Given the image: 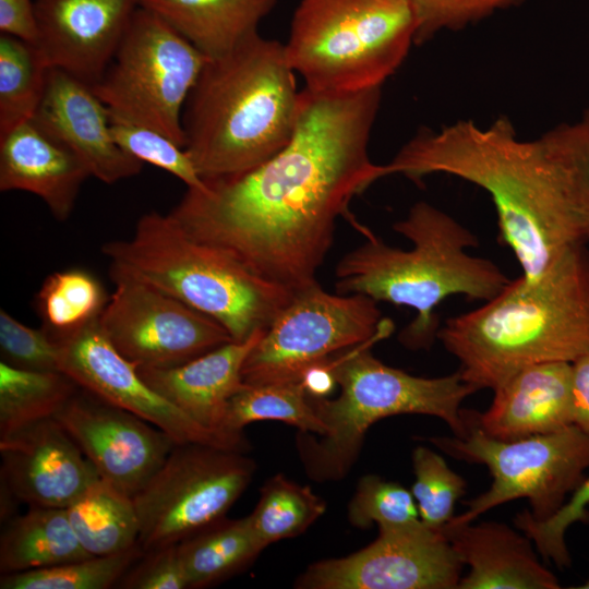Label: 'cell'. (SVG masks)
Wrapping results in <instances>:
<instances>
[{
    "label": "cell",
    "instance_id": "6da1fadb",
    "mask_svg": "<svg viewBox=\"0 0 589 589\" xmlns=\"http://www.w3.org/2000/svg\"><path fill=\"white\" fill-rule=\"evenodd\" d=\"M381 87L344 95L300 92L289 143L241 173L188 189L170 216L192 238L218 247L293 293L316 283L339 216L387 176L368 154Z\"/></svg>",
    "mask_w": 589,
    "mask_h": 589
},
{
    "label": "cell",
    "instance_id": "7a4b0ae2",
    "mask_svg": "<svg viewBox=\"0 0 589 589\" xmlns=\"http://www.w3.org/2000/svg\"><path fill=\"white\" fill-rule=\"evenodd\" d=\"M385 167L387 176L418 182L445 173L484 190L495 208L500 240L525 279L538 277L570 247L586 242L540 141L520 139L507 117L484 127L467 119L423 130Z\"/></svg>",
    "mask_w": 589,
    "mask_h": 589
},
{
    "label": "cell",
    "instance_id": "3957f363",
    "mask_svg": "<svg viewBox=\"0 0 589 589\" xmlns=\"http://www.w3.org/2000/svg\"><path fill=\"white\" fill-rule=\"evenodd\" d=\"M436 339L465 382L494 389L524 368L572 363L589 352V249L566 250L533 279L519 276L494 298L447 318Z\"/></svg>",
    "mask_w": 589,
    "mask_h": 589
},
{
    "label": "cell",
    "instance_id": "277c9868",
    "mask_svg": "<svg viewBox=\"0 0 589 589\" xmlns=\"http://www.w3.org/2000/svg\"><path fill=\"white\" fill-rule=\"evenodd\" d=\"M299 105L285 45L256 33L205 63L183 111L184 148L203 180L244 172L289 143Z\"/></svg>",
    "mask_w": 589,
    "mask_h": 589
},
{
    "label": "cell",
    "instance_id": "5b68a950",
    "mask_svg": "<svg viewBox=\"0 0 589 589\" xmlns=\"http://www.w3.org/2000/svg\"><path fill=\"white\" fill-rule=\"evenodd\" d=\"M393 229L411 248L390 247L371 232L337 264L335 287L338 293L411 308L416 316L399 336L407 348L433 344L441 326L435 311L445 299L485 302L512 280L491 260L468 253L479 245L476 235L429 202L414 203Z\"/></svg>",
    "mask_w": 589,
    "mask_h": 589
},
{
    "label": "cell",
    "instance_id": "8992f818",
    "mask_svg": "<svg viewBox=\"0 0 589 589\" xmlns=\"http://www.w3.org/2000/svg\"><path fill=\"white\" fill-rule=\"evenodd\" d=\"M101 251L111 269L212 317L235 341L267 329L294 294L227 251L192 238L170 214H144L129 239L106 242Z\"/></svg>",
    "mask_w": 589,
    "mask_h": 589
},
{
    "label": "cell",
    "instance_id": "52a82bcc",
    "mask_svg": "<svg viewBox=\"0 0 589 589\" xmlns=\"http://www.w3.org/2000/svg\"><path fill=\"white\" fill-rule=\"evenodd\" d=\"M378 339L330 357L334 399L311 397L324 432H299L296 446L314 481H337L353 466L369 428L387 417L417 413L440 418L457 436L467 432L462 401L477 389L456 371L438 377L411 375L376 359L370 347Z\"/></svg>",
    "mask_w": 589,
    "mask_h": 589
},
{
    "label": "cell",
    "instance_id": "ba28073f",
    "mask_svg": "<svg viewBox=\"0 0 589 589\" xmlns=\"http://www.w3.org/2000/svg\"><path fill=\"white\" fill-rule=\"evenodd\" d=\"M409 0H302L285 44L308 89L344 95L381 87L416 44Z\"/></svg>",
    "mask_w": 589,
    "mask_h": 589
},
{
    "label": "cell",
    "instance_id": "9c48e42d",
    "mask_svg": "<svg viewBox=\"0 0 589 589\" xmlns=\"http://www.w3.org/2000/svg\"><path fill=\"white\" fill-rule=\"evenodd\" d=\"M465 435L433 436L429 441L457 459L484 465L493 481L447 525L472 522L483 513L517 498H527L531 516L545 520L584 481L589 468V434L575 424L549 434L503 441L485 434L471 411L465 410Z\"/></svg>",
    "mask_w": 589,
    "mask_h": 589
},
{
    "label": "cell",
    "instance_id": "30bf717a",
    "mask_svg": "<svg viewBox=\"0 0 589 589\" xmlns=\"http://www.w3.org/2000/svg\"><path fill=\"white\" fill-rule=\"evenodd\" d=\"M207 60L163 17L139 5L93 89L111 116L184 147V107Z\"/></svg>",
    "mask_w": 589,
    "mask_h": 589
},
{
    "label": "cell",
    "instance_id": "8fae6325",
    "mask_svg": "<svg viewBox=\"0 0 589 589\" xmlns=\"http://www.w3.org/2000/svg\"><path fill=\"white\" fill-rule=\"evenodd\" d=\"M244 452L205 443L176 444L132 497L143 551L177 544L223 519L254 474Z\"/></svg>",
    "mask_w": 589,
    "mask_h": 589
},
{
    "label": "cell",
    "instance_id": "7c38bea8",
    "mask_svg": "<svg viewBox=\"0 0 589 589\" xmlns=\"http://www.w3.org/2000/svg\"><path fill=\"white\" fill-rule=\"evenodd\" d=\"M374 299L329 293L316 281L296 292L249 352L244 384L299 382L302 373L335 353L393 332Z\"/></svg>",
    "mask_w": 589,
    "mask_h": 589
},
{
    "label": "cell",
    "instance_id": "4fadbf2b",
    "mask_svg": "<svg viewBox=\"0 0 589 589\" xmlns=\"http://www.w3.org/2000/svg\"><path fill=\"white\" fill-rule=\"evenodd\" d=\"M110 276L115 290L99 324L136 366L173 368L232 340L218 322L158 288L111 268Z\"/></svg>",
    "mask_w": 589,
    "mask_h": 589
},
{
    "label": "cell",
    "instance_id": "5bb4252c",
    "mask_svg": "<svg viewBox=\"0 0 589 589\" xmlns=\"http://www.w3.org/2000/svg\"><path fill=\"white\" fill-rule=\"evenodd\" d=\"M462 562L443 529L421 520L378 527V537L345 557L309 566L296 581L301 589H454Z\"/></svg>",
    "mask_w": 589,
    "mask_h": 589
},
{
    "label": "cell",
    "instance_id": "9a60e30c",
    "mask_svg": "<svg viewBox=\"0 0 589 589\" xmlns=\"http://www.w3.org/2000/svg\"><path fill=\"white\" fill-rule=\"evenodd\" d=\"M59 346V370L81 388L123 408L168 434L176 444L205 443L245 452L247 438L208 430L155 392L137 366L112 345L99 317L82 327L52 334Z\"/></svg>",
    "mask_w": 589,
    "mask_h": 589
},
{
    "label": "cell",
    "instance_id": "2e32d148",
    "mask_svg": "<svg viewBox=\"0 0 589 589\" xmlns=\"http://www.w3.org/2000/svg\"><path fill=\"white\" fill-rule=\"evenodd\" d=\"M53 418L100 478L131 497L148 482L176 445L160 429L81 387Z\"/></svg>",
    "mask_w": 589,
    "mask_h": 589
},
{
    "label": "cell",
    "instance_id": "e0dca14e",
    "mask_svg": "<svg viewBox=\"0 0 589 589\" xmlns=\"http://www.w3.org/2000/svg\"><path fill=\"white\" fill-rule=\"evenodd\" d=\"M36 46L49 69L89 84L105 73L140 0H35Z\"/></svg>",
    "mask_w": 589,
    "mask_h": 589
},
{
    "label": "cell",
    "instance_id": "ac0fdd59",
    "mask_svg": "<svg viewBox=\"0 0 589 589\" xmlns=\"http://www.w3.org/2000/svg\"><path fill=\"white\" fill-rule=\"evenodd\" d=\"M0 456V478L29 506L67 508L100 479L55 418L1 436Z\"/></svg>",
    "mask_w": 589,
    "mask_h": 589
},
{
    "label": "cell",
    "instance_id": "d6986e66",
    "mask_svg": "<svg viewBox=\"0 0 589 589\" xmlns=\"http://www.w3.org/2000/svg\"><path fill=\"white\" fill-rule=\"evenodd\" d=\"M69 147L89 175L112 184L137 175L143 163L116 142L107 106L93 86L51 68L39 106L32 118Z\"/></svg>",
    "mask_w": 589,
    "mask_h": 589
},
{
    "label": "cell",
    "instance_id": "ffe728a7",
    "mask_svg": "<svg viewBox=\"0 0 589 589\" xmlns=\"http://www.w3.org/2000/svg\"><path fill=\"white\" fill-rule=\"evenodd\" d=\"M493 393L484 412H471L478 426L494 438L513 441L574 424L569 362L524 368Z\"/></svg>",
    "mask_w": 589,
    "mask_h": 589
},
{
    "label": "cell",
    "instance_id": "44dd1931",
    "mask_svg": "<svg viewBox=\"0 0 589 589\" xmlns=\"http://www.w3.org/2000/svg\"><path fill=\"white\" fill-rule=\"evenodd\" d=\"M88 177L82 160L33 119L0 135V191L38 196L58 220L71 215Z\"/></svg>",
    "mask_w": 589,
    "mask_h": 589
},
{
    "label": "cell",
    "instance_id": "7402d4cb",
    "mask_svg": "<svg viewBox=\"0 0 589 589\" xmlns=\"http://www.w3.org/2000/svg\"><path fill=\"white\" fill-rule=\"evenodd\" d=\"M266 329L242 341L231 340L181 365L140 368L142 378L159 395L202 426L235 437L223 430L230 398L239 392L243 363Z\"/></svg>",
    "mask_w": 589,
    "mask_h": 589
},
{
    "label": "cell",
    "instance_id": "603a6c76",
    "mask_svg": "<svg viewBox=\"0 0 589 589\" xmlns=\"http://www.w3.org/2000/svg\"><path fill=\"white\" fill-rule=\"evenodd\" d=\"M452 546L469 573L459 589H557L556 576L540 562L532 541L497 521L446 525Z\"/></svg>",
    "mask_w": 589,
    "mask_h": 589
},
{
    "label": "cell",
    "instance_id": "cb8c5ba5",
    "mask_svg": "<svg viewBox=\"0 0 589 589\" xmlns=\"http://www.w3.org/2000/svg\"><path fill=\"white\" fill-rule=\"evenodd\" d=\"M276 0H140L207 59L223 57L257 33Z\"/></svg>",
    "mask_w": 589,
    "mask_h": 589
},
{
    "label": "cell",
    "instance_id": "d4e9b609",
    "mask_svg": "<svg viewBox=\"0 0 589 589\" xmlns=\"http://www.w3.org/2000/svg\"><path fill=\"white\" fill-rule=\"evenodd\" d=\"M0 572L12 574L87 558L65 508L31 506L2 525Z\"/></svg>",
    "mask_w": 589,
    "mask_h": 589
},
{
    "label": "cell",
    "instance_id": "484cf974",
    "mask_svg": "<svg viewBox=\"0 0 589 589\" xmlns=\"http://www.w3.org/2000/svg\"><path fill=\"white\" fill-rule=\"evenodd\" d=\"M189 588H205L247 567L265 546L257 540L248 516L225 517L177 543Z\"/></svg>",
    "mask_w": 589,
    "mask_h": 589
},
{
    "label": "cell",
    "instance_id": "4316f807",
    "mask_svg": "<svg viewBox=\"0 0 589 589\" xmlns=\"http://www.w3.org/2000/svg\"><path fill=\"white\" fill-rule=\"evenodd\" d=\"M65 510L80 544L93 556L139 544L140 524L133 498L101 478Z\"/></svg>",
    "mask_w": 589,
    "mask_h": 589
},
{
    "label": "cell",
    "instance_id": "83f0119b",
    "mask_svg": "<svg viewBox=\"0 0 589 589\" xmlns=\"http://www.w3.org/2000/svg\"><path fill=\"white\" fill-rule=\"evenodd\" d=\"M80 386L61 371H33L0 361V437L53 418Z\"/></svg>",
    "mask_w": 589,
    "mask_h": 589
},
{
    "label": "cell",
    "instance_id": "f1b7e54d",
    "mask_svg": "<svg viewBox=\"0 0 589 589\" xmlns=\"http://www.w3.org/2000/svg\"><path fill=\"white\" fill-rule=\"evenodd\" d=\"M280 421L321 435L324 426L300 382L244 384L229 400L223 430L244 435L243 428L255 421Z\"/></svg>",
    "mask_w": 589,
    "mask_h": 589
},
{
    "label": "cell",
    "instance_id": "f546056e",
    "mask_svg": "<svg viewBox=\"0 0 589 589\" xmlns=\"http://www.w3.org/2000/svg\"><path fill=\"white\" fill-rule=\"evenodd\" d=\"M48 71L36 45L12 35H0V135L34 117Z\"/></svg>",
    "mask_w": 589,
    "mask_h": 589
},
{
    "label": "cell",
    "instance_id": "4dcf8cb0",
    "mask_svg": "<svg viewBox=\"0 0 589 589\" xmlns=\"http://www.w3.org/2000/svg\"><path fill=\"white\" fill-rule=\"evenodd\" d=\"M325 509L326 503L310 486L279 473L261 488L260 500L248 519L255 537L266 548L303 533Z\"/></svg>",
    "mask_w": 589,
    "mask_h": 589
},
{
    "label": "cell",
    "instance_id": "1f68e13d",
    "mask_svg": "<svg viewBox=\"0 0 589 589\" xmlns=\"http://www.w3.org/2000/svg\"><path fill=\"white\" fill-rule=\"evenodd\" d=\"M585 241L589 242V108L540 137Z\"/></svg>",
    "mask_w": 589,
    "mask_h": 589
},
{
    "label": "cell",
    "instance_id": "d6a6232c",
    "mask_svg": "<svg viewBox=\"0 0 589 589\" xmlns=\"http://www.w3.org/2000/svg\"><path fill=\"white\" fill-rule=\"evenodd\" d=\"M109 297L89 272L69 268L49 275L37 293L40 316L51 334H65L98 318Z\"/></svg>",
    "mask_w": 589,
    "mask_h": 589
},
{
    "label": "cell",
    "instance_id": "836d02e7",
    "mask_svg": "<svg viewBox=\"0 0 589 589\" xmlns=\"http://www.w3.org/2000/svg\"><path fill=\"white\" fill-rule=\"evenodd\" d=\"M143 553L136 544L115 554L89 556L48 568L2 574L0 589L112 588Z\"/></svg>",
    "mask_w": 589,
    "mask_h": 589
},
{
    "label": "cell",
    "instance_id": "e575fe53",
    "mask_svg": "<svg viewBox=\"0 0 589 589\" xmlns=\"http://www.w3.org/2000/svg\"><path fill=\"white\" fill-rule=\"evenodd\" d=\"M414 481L411 493L420 519L434 529H443L455 516L456 502L466 492V481L444 458L425 446L412 453Z\"/></svg>",
    "mask_w": 589,
    "mask_h": 589
},
{
    "label": "cell",
    "instance_id": "d590c367",
    "mask_svg": "<svg viewBox=\"0 0 589 589\" xmlns=\"http://www.w3.org/2000/svg\"><path fill=\"white\" fill-rule=\"evenodd\" d=\"M109 118L116 142L129 155L143 164H151L171 173L188 189H204V180L184 147L155 129L119 119L110 113Z\"/></svg>",
    "mask_w": 589,
    "mask_h": 589
},
{
    "label": "cell",
    "instance_id": "8d00e7d4",
    "mask_svg": "<svg viewBox=\"0 0 589 589\" xmlns=\"http://www.w3.org/2000/svg\"><path fill=\"white\" fill-rule=\"evenodd\" d=\"M348 520L357 528L398 527L420 521L411 491L375 474L362 477L348 505Z\"/></svg>",
    "mask_w": 589,
    "mask_h": 589
},
{
    "label": "cell",
    "instance_id": "74e56055",
    "mask_svg": "<svg viewBox=\"0 0 589 589\" xmlns=\"http://www.w3.org/2000/svg\"><path fill=\"white\" fill-rule=\"evenodd\" d=\"M589 477L572 493L570 498L549 519L536 520L530 512L524 510L515 517V526L525 533L545 558L558 567L570 563L565 533L576 521L589 518Z\"/></svg>",
    "mask_w": 589,
    "mask_h": 589
},
{
    "label": "cell",
    "instance_id": "f35d334b",
    "mask_svg": "<svg viewBox=\"0 0 589 589\" xmlns=\"http://www.w3.org/2000/svg\"><path fill=\"white\" fill-rule=\"evenodd\" d=\"M1 361L25 370L60 371L59 346L47 328L36 329L0 311Z\"/></svg>",
    "mask_w": 589,
    "mask_h": 589
},
{
    "label": "cell",
    "instance_id": "ab89813d",
    "mask_svg": "<svg viewBox=\"0 0 589 589\" xmlns=\"http://www.w3.org/2000/svg\"><path fill=\"white\" fill-rule=\"evenodd\" d=\"M418 19L416 44L444 31H459L524 0H409Z\"/></svg>",
    "mask_w": 589,
    "mask_h": 589
},
{
    "label": "cell",
    "instance_id": "60d3db41",
    "mask_svg": "<svg viewBox=\"0 0 589 589\" xmlns=\"http://www.w3.org/2000/svg\"><path fill=\"white\" fill-rule=\"evenodd\" d=\"M116 588L187 589L188 581L179 558L177 544L156 548L144 553L121 577Z\"/></svg>",
    "mask_w": 589,
    "mask_h": 589
},
{
    "label": "cell",
    "instance_id": "b9f144b4",
    "mask_svg": "<svg viewBox=\"0 0 589 589\" xmlns=\"http://www.w3.org/2000/svg\"><path fill=\"white\" fill-rule=\"evenodd\" d=\"M0 32L36 45L37 26L32 0H0Z\"/></svg>",
    "mask_w": 589,
    "mask_h": 589
},
{
    "label": "cell",
    "instance_id": "7bdbcfd3",
    "mask_svg": "<svg viewBox=\"0 0 589 589\" xmlns=\"http://www.w3.org/2000/svg\"><path fill=\"white\" fill-rule=\"evenodd\" d=\"M570 365L574 424L589 434V352Z\"/></svg>",
    "mask_w": 589,
    "mask_h": 589
},
{
    "label": "cell",
    "instance_id": "ee69618b",
    "mask_svg": "<svg viewBox=\"0 0 589 589\" xmlns=\"http://www.w3.org/2000/svg\"><path fill=\"white\" fill-rule=\"evenodd\" d=\"M330 357L312 364L302 373L299 382L309 396L315 398L326 397L337 384L330 364Z\"/></svg>",
    "mask_w": 589,
    "mask_h": 589
},
{
    "label": "cell",
    "instance_id": "f6af8a7d",
    "mask_svg": "<svg viewBox=\"0 0 589 589\" xmlns=\"http://www.w3.org/2000/svg\"><path fill=\"white\" fill-rule=\"evenodd\" d=\"M19 502L21 501L9 484L0 478V518L2 525L17 516L16 505Z\"/></svg>",
    "mask_w": 589,
    "mask_h": 589
},
{
    "label": "cell",
    "instance_id": "bcb514c9",
    "mask_svg": "<svg viewBox=\"0 0 589 589\" xmlns=\"http://www.w3.org/2000/svg\"><path fill=\"white\" fill-rule=\"evenodd\" d=\"M580 588H585V589H589V581L586 582L584 586H581Z\"/></svg>",
    "mask_w": 589,
    "mask_h": 589
}]
</instances>
